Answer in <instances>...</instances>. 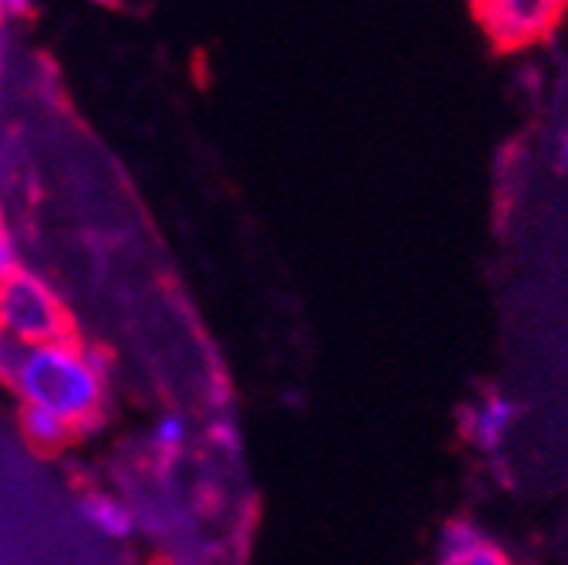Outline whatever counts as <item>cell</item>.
Here are the masks:
<instances>
[{
  "mask_svg": "<svg viewBox=\"0 0 568 565\" xmlns=\"http://www.w3.org/2000/svg\"><path fill=\"white\" fill-rule=\"evenodd\" d=\"M8 345H11V339L4 335V329H0V366H4V356H8Z\"/></svg>",
  "mask_w": 568,
  "mask_h": 565,
  "instance_id": "4fadbf2b",
  "label": "cell"
},
{
  "mask_svg": "<svg viewBox=\"0 0 568 565\" xmlns=\"http://www.w3.org/2000/svg\"><path fill=\"white\" fill-rule=\"evenodd\" d=\"M484 538H490L474 518H450L440 525L437 532V562H450V558H460L467 555L470 548H477Z\"/></svg>",
  "mask_w": 568,
  "mask_h": 565,
  "instance_id": "ba28073f",
  "label": "cell"
},
{
  "mask_svg": "<svg viewBox=\"0 0 568 565\" xmlns=\"http://www.w3.org/2000/svg\"><path fill=\"white\" fill-rule=\"evenodd\" d=\"M18 264H21L18 261V248H14L11 234H4V238H0V281H4Z\"/></svg>",
  "mask_w": 568,
  "mask_h": 565,
  "instance_id": "7c38bea8",
  "label": "cell"
},
{
  "mask_svg": "<svg viewBox=\"0 0 568 565\" xmlns=\"http://www.w3.org/2000/svg\"><path fill=\"white\" fill-rule=\"evenodd\" d=\"M470 14L490 48L508 54L548 41L561 28L568 4L565 0H480Z\"/></svg>",
  "mask_w": 568,
  "mask_h": 565,
  "instance_id": "3957f363",
  "label": "cell"
},
{
  "mask_svg": "<svg viewBox=\"0 0 568 565\" xmlns=\"http://www.w3.org/2000/svg\"><path fill=\"white\" fill-rule=\"evenodd\" d=\"M79 515L85 518L89 528H95L99 535L105 538H129L135 532V518H132V508L105 491H89L85 498L79 502Z\"/></svg>",
  "mask_w": 568,
  "mask_h": 565,
  "instance_id": "52a82bcc",
  "label": "cell"
},
{
  "mask_svg": "<svg viewBox=\"0 0 568 565\" xmlns=\"http://www.w3.org/2000/svg\"><path fill=\"white\" fill-rule=\"evenodd\" d=\"M518 403L505 393H484L477 403H460L457 406V434L477 447L484 457H497L505 447V441L511 437V427L518 420Z\"/></svg>",
  "mask_w": 568,
  "mask_h": 565,
  "instance_id": "277c9868",
  "label": "cell"
},
{
  "mask_svg": "<svg viewBox=\"0 0 568 565\" xmlns=\"http://www.w3.org/2000/svg\"><path fill=\"white\" fill-rule=\"evenodd\" d=\"M437 565H518L501 545H497L494 538H484L477 548H470L467 555L460 558H450V562H437Z\"/></svg>",
  "mask_w": 568,
  "mask_h": 565,
  "instance_id": "30bf717a",
  "label": "cell"
},
{
  "mask_svg": "<svg viewBox=\"0 0 568 565\" xmlns=\"http://www.w3.org/2000/svg\"><path fill=\"white\" fill-rule=\"evenodd\" d=\"M528 170V143L525 139H508V143L497 147L494 153V183H497V221H505L515 206L511 193H521Z\"/></svg>",
  "mask_w": 568,
  "mask_h": 565,
  "instance_id": "8992f818",
  "label": "cell"
},
{
  "mask_svg": "<svg viewBox=\"0 0 568 565\" xmlns=\"http://www.w3.org/2000/svg\"><path fill=\"white\" fill-rule=\"evenodd\" d=\"M551 167L558 176H568V125L558 129L555 143H551Z\"/></svg>",
  "mask_w": 568,
  "mask_h": 565,
  "instance_id": "8fae6325",
  "label": "cell"
},
{
  "mask_svg": "<svg viewBox=\"0 0 568 565\" xmlns=\"http://www.w3.org/2000/svg\"><path fill=\"white\" fill-rule=\"evenodd\" d=\"M0 329L18 345H54L82 339L79 319L41 274L18 264L0 281Z\"/></svg>",
  "mask_w": 568,
  "mask_h": 565,
  "instance_id": "7a4b0ae2",
  "label": "cell"
},
{
  "mask_svg": "<svg viewBox=\"0 0 568 565\" xmlns=\"http://www.w3.org/2000/svg\"><path fill=\"white\" fill-rule=\"evenodd\" d=\"M11 390L24 403L64 420L79 441L102 431L109 420V376L95 370L85 335L34 349L24 345L11 376Z\"/></svg>",
  "mask_w": 568,
  "mask_h": 565,
  "instance_id": "6da1fadb",
  "label": "cell"
},
{
  "mask_svg": "<svg viewBox=\"0 0 568 565\" xmlns=\"http://www.w3.org/2000/svg\"><path fill=\"white\" fill-rule=\"evenodd\" d=\"M18 423H21V437H24V441L31 444V451H38L41 457L61 454V451H68L71 444H79L75 431H71L64 420H58L54 413L41 410V406L21 403Z\"/></svg>",
  "mask_w": 568,
  "mask_h": 565,
  "instance_id": "5b68a950",
  "label": "cell"
},
{
  "mask_svg": "<svg viewBox=\"0 0 568 565\" xmlns=\"http://www.w3.org/2000/svg\"><path fill=\"white\" fill-rule=\"evenodd\" d=\"M8 234V228H4V206H0V238Z\"/></svg>",
  "mask_w": 568,
  "mask_h": 565,
  "instance_id": "5bb4252c",
  "label": "cell"
},
{
  "mask_svg": "<svg viewBox=\"0 0 568 565\" xmlns=\"http://www.w3.org/2000/svg\"><path fill=\"white\" fill-rule=\"evenodd\" d=\"M206 441L217 447L224 457L237 461L241 451H244V441H241V431H237V423L231 416H217V420H210V427H206Z\"/></svg>",
  "mask_w": 568,
  "mask_h": 565,
  "instance_id": "9c48e42d",
  "label": "cell"
}]
</instances>
